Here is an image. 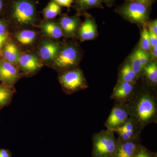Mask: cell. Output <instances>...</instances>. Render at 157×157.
<instances>
[{"label":"cell","mask_w":157,"mask_h":157,"mask_svg":"<svg viewBox=\"0 0 157 157\" xmlns=\"http://www.w3.org/2000/svg\"><path fill=\"white\" fill-rule=\"evenodd\" d=\"M3 6H4V5H3V0H0V13L2 11V10Z\"/></svg>","instance_id":"obj_37"},{"label":"cell","mask_w":157,"mask_h":157,"mask_svg":"<svg viewBox=\"0 0 157 157\" xmlns=\"http://www.w3.org/2000/svg\"><path fill=\"white\" fill-rule=\"evenodd\" d=\"M6 29L5 24L0 21V36L6 35Z\"/></svg>","instance_id":"obj_34"},{"label":"cell","mask_w":157,"mask_h":157,"mask_svg":"<svg viewBox=\"0 0 157 157\" xmlns=\"http://www.w3.org/2000/svg\"><path fill=\"white\" fill-rule=\"evenodd\" d=\"M128 112L124 107L116 106L113 109L106 122L107 130L114 132L128 119Z\"/></svg>","instance_id":"obj_7"},{"label":"cell","mask_w":157,"mask_h":157,"mask_svg":"<svg viewBox=\"0 0 157 157\" xmlns=\"http://www.w3.org/2000/svg\"><path fill=\"white\" fill-rule=\"evenodd\" d=\"M36 9L31 0H16L12 6V16L18 23L27 25L35 20Z\"/></svg>","instance_id":"obj_3"},{"label":"cell","mask_w":157,"mask_h":157,"mask_svg":"<svg viewBox=\"0 0 157 157\" xmlns=\"http://www.w3.org/2000/svg\"><path fill=\"white\" fill-rule=\"evenodd\" d=\"M13 92L6 86H0V108L6 105L11 100Z\"/></svg>","instance_id":"obj_23"},{"label":"cell","mask_w":157,"mask_h":157,"mask_svg":"<svg viewBox=\"0 0 157 157\" xmlns=\"http://www.w3.org/2000/svg\"><path fill=\"white\" fill-rule=\"evenodd\" d=\"M102 2L105 3L107 6H111L114 0H102Z\"/></svg>","instance_id":"obj_36"},{"label":"cell","mask_w":157,"mask_h":157,"mask_svg":"<svg viewBox=\"0 0 157 157\" xmlns=\"http://www.w3.org/2000/svg\"><path fill=\"white\" fill-rule=\"evenodd\" d=\"M130 63L129 64L131 65L132 70L137 76L143 69L141 67L140 58L138 56L137 51H135L130 56Z\"/></svg>","instance_id":"obj_24"},{"label":"cell","mask_w":157,"mask_h":157,"mask_svg":"<svg viewBox=\"0 0 157 157\" xmlns=\"http://www.w3.org/2000/svg\"><path fill=\"white\" fill-rule=\"evenodd\" d=\"M61 6L70 8L73 3V0H53Z\"/></svg>","instance_id":"obj_29"},{"label":"cell","mask_w":157,"mask_h":157,"mask_svg":"<svg viewBox=\"0 0 157 157\" xmlns=\"http://www.w3.org/2000/svg\"><path fill=\"white\" fill-rule=\"evenodd\" d=\"M78 36L83 41L91 40L97 36V26L92 17H88L78 30Z\"/></svg>","instance_id":"obj_10"},{"label":"cell","mask_w":157,"mask_h":157,"mask_svg":"<svg viewBox=\"0 0 157 157\" xmlns=\"http://www.w3.org/2000/svg\"><path fill=\"white\" fill-rule=\"evenodd\" d=\"M78 18L64 16L61 18L60 25L62 31L68 35H73L76 31L78 24Z\"/></svg>","instance_id":"obj_14"},{"label":"cell","mask_w":157,"mask_h":157,"mask_svg":"<svg viewBox=\"0 0 157 157\" xmlns=\"http://www.w3.org/2000/svg\"><path fill=\"white\" fill-rule=\"evenodd\" d=\"M140 46V49L146 52L149 50L151 48L148 30L145 26L144 27L141 33Z\"/></svg>","instance_id":"obj_25"},{"label":"cell","mask_w":157,"mask_h":157,"mask_svg":"<svg viewBox=\"0 0 157 157\" xmlns=\"http://www.w3.org/2000/svg\"><path fill=\"white\" fill-rule=\"evenodd\" d=\"M139 144L137 140L118 142L117 148L113 157H134Z\"/></svg>","instance_id":"obj_11"},{"label":"cell","mask_w":157,"mask_h":157,"mask_svg":"<svg viewBox=\"0 0 157 157\" xmlns=\"http://www.w3.org/2000/svg\"><path fill=\"white\" fill-rule=\"evenodd\" d=\"M61 7L54 1H51L43 10V15L47 19L55 18L61 13Z\"/></svg>","instance_id":"obj_19"},{"label":"cell","mask_w":157,"mask_h":157,"mask_svg":"<svg viewBox=\"0 0 157 157\" xmlns=\"http://www.w3.org/2000/svg\"><path fill=\"white\" fill-rule=\"evenodd\" d=\"M134 157H157V154L140 144Z\"/></svg>","instance_id":"obj_26"},{"label":"cell","mask_w":157,"mask_h":157,"mask_svg":"<svg viewBox=\"0 0 157 157\" xmlns=\"http://www.w3.org/2000/svg\"><path fill=\"white\" fill-rule=\"evenodd\" d=\"M0 62H1V57H0Z\"/></svg>","instance_id":"obj_38"},{"label":"cell","mask_w":157,"mask_h":157,"mask_svg":"<svg viewBox=\"0 0 157 157\" xmlns=\"http://www.w3.org/2000/svg\"><path fill=\"white\" fill-rule=\"evenodd\" d=\"M133 83L130 82H121L113 91V96L116 99H124L128 98L133 91Z\"/></svg>","instance_id":"obj_15"},{"label":"cell","mask_w":157,"mask_h":157,"mask_svg":"<svg viewBox=\"0 0 157 157\" xmlns=\"http://www.w3.org/2000/svg\"><path fill=\"white\" fill-rule=\"evenodd\" d=\"M4 56L6 61L12 64L18 63L21 56L17 46L11 42L6 44L5 46Z\"/></svg>","instance_id":"obj_16"},{"label":"cell","mask_w":157,"mask_h":157,"mask_svg":"<svg viewBox=\"0 0 157 157\" xmlns=\"http://www.w3.org/2000/svg\"><path fill=\"white\" fill-rule=\"evenodd\" d=\"M149 35L150 42L151 48L154 47L157 45V35L153 33L151 30L149 29Z\"/></svg>","instance_id":"obj_28"},{"label":"cell","mask_w":157,"mask_h":157,"mask_svg":"<svg viewBox=\"0 0 157 157\" xmlns=\"http://www.w3.org/2000/svg\"><path fill=\"white\" fill-rule=\"evenodd\" d=\"M36 34L34 31L30 30H25L19 32L17 34L16 38L17 41L24 45H28L32 44L36 38Z\"/></svg>","instance_id":"obj_21"},{"label":"cell","mask_w":157,"mask_h":157,"mask_svg":"<svg viewBox=\"0 0 157 157\" xmlns=\"http://www.w3.org/2000/svg\"><path fill=\"white\" fill-rule=\"evenodd\" d=\"M136 51L140 58L141 67L143 70L144 68L148 64L149 60V55L147 52L141 50L140 48H138Z\"/></svg>","instance_id":"obj_27"},{"label":"cell","mask_w":157,"mask_h":157,"mask_svg":"<svg viewBox=\"0 0 157 157\" xmlns=\"http://www.w3.org/2000/svg\"><path fill=\"white\" fill-rule=\"evenodd\" d=\"M59 45L52 42H45L39 50V55L42 59L45 61L54 59L59 53Z\"/></svg>","instance_id":"obj_13"},{"label":"cell","mask_w":157,"mask_h":157,"mask_svg":"<svg viewBox=\"0 0 157 157\" xmlns=\"http://www.w3.org/2000/svg\"><path fill=\"white\" fill-rule=\"evenodd\" d=\"M120 75L121 82L132 83L134 82L137 77V75L132 70L131 65L128 63L124 65L122 68Z\"/></svg>","instance_id":"obj_20"},{"label":"cell","mask_w":157,"mask_h":157,"mask_svg":"<svg viewBox=\"0 0 157 157\" xmlns=\"http://www.w3.org/2000/svg\"><path fill=\"white\" fill-rule=\"evenodd\" d=\"M149 29L151 30L155 35H157V21L155 20L149 25Z\"/></svg>","instance_id":"obj_30"},{"label":"cell","mask_w":157,"mask_h":157,"mask_svg":"<svg viewBox=\"0 0 157 157\" xmlns=\"http://www.w3.org/2000/svg\"><path fill=\"white\" fill-rule=\"evenodd\" d=\"M11 151L5 149H0V157H11Z\"/></svg>","instance_id":"obj_32"},{"label":"cell","mask_w":157,"mask_h":157,"mask_svg":"<svg viewBox=\"0 0 157 157\" xmlns=\"http://www.w3.org/2000/svg\"><path fill=\"white\" fill-rule=\"evenodd\" d=\"M18 72L13 64L7 61L0 64V80L8 85H11L17 80Z\"/></svg>","instance_id":"obj_8"},{"label":"cell","mask_w":157,"mask_h":157,"mask_svg":"<svg viewBox=\"0 0 157 157\" xmlns=\"http://www.w3.org/2000/svg\"><path fill=\"white\" fill-rule=\"evenodd\" d=\"M128 1L137 2L149 7L154 2L155 0H128Z\"/></svg>","instance_id":"obj_31"},{"label":"cell","mask_w":157,"mask_h":157,"mask_svg":"<svg viewBox=\"0 0 157 157\" xmlns=\"http://www.w3.org/2000/svg\"><path fill=\"white\" fill-rule=\"evenodd\" d=\"M117 13L131 22L140 25L147 22L149 17V6L128 1L116 9Z\"/></svg>","instance_id":"obj_2"},{"label":"cell","mask_w":157,"mask_h":157,"mask_svg":"<svg viewBox=\"0 0 157 157\" xmlns=\"http://www.w3.org/2000/svg\"><path fill=\"white\" fill-rule=\"evenodd\" d=\"M151 56L152 59H156L157 58V45L151 47Z\"/></svg>","instance_id":"obj_33"},{"label":"cell","mask_w":157,"mask_h":157,"mask_svg":"<svg viewBox=\"0 0 157 157\" xmlns=\"http://www.w3.org/2000/svg\"><path fill=\"white\" fill-rule=\"evenodd\" d=\"M114 132L118 134L119 138L117 139L118 142H126L137 140L135 134V122L131 119H128L122 125Z\"/></svg>","instance_id":"obj_9"},{"label":"cell","mask_w":157,"mask_h":157,"mask_svg":"<svg viewBox=\"0 0 157 157\" xmlns=\"http://www.w3.org/2000/svg\"><path fill=\"white\" fill-rule=\"evenodd\" d=\"M6 39H7V36L6 34L0 36V49L2 48L4 43L6 42Z\"/></svg>","instance_id":"obj_35"},{"label":"cell","mask_w":157,"mask_h":157,"mask_svg":"<svg viewBox=\"0 0 157 157\" xmlns=\"http://www.w3.org/2000/svg\"><path fill=\"white\" fill-rule=\"evenodd\" d=\"M156 112L155 104L150 96L145 95L139 99L136 112L137 119L140 122L144 123L148 122L155 117Z\"/></svg>","instance_id":"obj_4"},{"label":"cell","mask_w":157,"mask_h":157,"mask_svg":"<svg viewBox=\"0 0 157 157\" xmlns=\"http://www.w3.org/2000/svg\"><path fill=\"white\" fill-rule=\"evenodd\" d=\"M60 81L66 89L77 90L86 87L85 80L82 72L79 70L68 71L60 77Z\"/></svg>","instance_id":"obj_5"},{"label":"cell","mask_w":157,"mask_h":157,"mask_svg":"<svg viewBox=\"0 0 157 157\" xmlns=\"http://www.w3.org/2000/svg\"><path fill=\"white\" fill-rule=\"evenodd\" d=\"M18 63L21 69L26 72H34L42 66L36 56L29 54L21 56Z\"/></svg>","instance_id":"obj_12"},{"label":"cell","mask_w":157,"mask_h":157,"mask_svg":"<svg viewBox=\"0 0 157 157\" xmlns=\"http://www.w3.org/2000/svg\"><path fill=\"white\" fill-rule=\"evenodd\" d=\"M42 30L46 35L55 39H59L63 35L61 28L53 22H46L42 27Z\"/></svg>","instance_id":"obj_18"},{"label":"cell","mask_w":157,"mask_h":157,"mask_svg":"<svg viewBox=\"0 0 157 157\" xmlns=\"http://www.w3.org/2000/svg\"><path fill=\"white\" fill-rule=\"evenodd\" d=\"M118 144L112 131H102L95 134L93 137L92 157H113Z\"/></svg>","instance_id":"obj_1"},{"label":"cell","mask_w":157,"mask_h":157,"mask_svg":"<svg viewBox=\"0 0 157 157\" xmlns=\"http://www.w3.org/2000/svg\"><path fill=\"white\" fill-rule=\"evenodd\" d=\"M78 60V51L75 47L69 46L58 54L54 59V63L58 67L67 68L75 66Z\"/></svg>","instance_id":"obj_6"},{"label":"cell","mask_w":157,"mask_h":157,"mask_svg":"<svg viewBox=\"0 0 157 157\" xmlns=\"http://www.w3.org/2000/svg\"><path fill=\"white\" fill-rule=\"evenodd\" d=\"M145 75L152 82H157V65L155 62H151L144 68Z\"/></svg>","instance_id":"obj_22"},{"label":"cell","mask_w":157,"mask_h":157,"mask_svg":"<svg viewBox=\"0 0 157 157\" xmlns=\"http://www.w3.org/2000/svg\"><path fill=\"white\" fill-rule=\"evenodd\" d=\"M76 7L80 11H86L93 8L104 9L102 0H75Z\"/></svg>","instance_id":"obj_17"}]
</instances>
